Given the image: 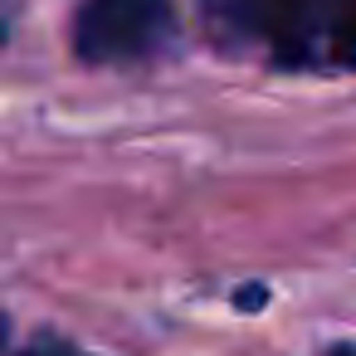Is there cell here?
Wrapping results in <instances>:
<instances>
[{
	"mask_svg": "<svg viewBox=\"0 0 356 356\" xmlns=\"http://www.w3.org/2000/svg\"><path fill=\"white\" fill-rule=\"evenodd\" d=\"M200 15L225 54L283 74L356 69V0H200Z\"/></svg>",
	"mask_w": 356,
	"mask_h": 356,
	"instance_id": "obj_1",
	"label": "cell"
},
{
	"mask_svg": "<svg viewBox=\"0 0 356 356\" xmlns=\"http://www.w3.org/2000/svg\"><path fill=\"white\" fill-rule=\"evenodd\" d=\"M171 44V0H79L74 10V54L83 64H147Z\"/></svg>",
	"mask_w": 356,
	"mask_h": 356,
	"instance_id": "obj_2",
	"label": "cell"
},
{
	"mask_svg": "<svg viewBox=\"0 0 356 356\" xmlns=\"http://www.w3.org/2000/svg\"><path fill=\"white\" fill-rule=\"evenodd\" d=\"M0 346H6V317H0Z\"/></svg>",
	"mask_w": 356,
	"mask_h": 356,
	"instance_id": "obj_4",
	"label": "cell"
},
{
	"mask_svg": "<svg viewBox=\"0 0 356 356\" xmlns=\"http://www.w3.org/2000/svg\"><path fill=\"white\" fill-rule=\"evenodd\" d=\"M20 356H83V351H74V346L59 341V337H40V341H30Z\"/></svg>",
	"mask_w": 356,
	"mask_h": 356,
	"instance_id": "obj_3",
	"label": "cell"
}]
</instances>
